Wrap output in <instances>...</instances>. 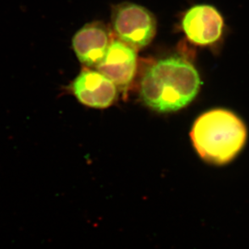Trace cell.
Returning a JSON list of instances; mask_svg holds the SVG:
<instances>
[{"label": "cell", "instance_id": "1", "mask_svg": "<svg viewBox=\"0 0 249 249\" xmlns=\"http://www.w3.org/2000/svg\"><path fill=\"white\" fill-rule=\"evenodd\" d=\"M200 87L201 79L194 65L172 56L146 70L140 84V97L156 112H175L191 103Z\"/></svg>", "mask_w": 249, "mask_h": 249}, {"label": "cell", "instance_id": "2", "mask_svg": "<svg viewBox=\"0 0 249 249\" xmlns=\"http://www.w3.org/2000/svg\"><path fill=\"white\" fill-rule=\"evenodd\" d=\"M201 159L225 164L235 158L247 139V129L237 116L226 109H213L200 116L190 132Z\"/></svg>", "mask_w": 249, "mask_h": 249}, {"label": "cell", "instance_id": "3", "mask_svg": "<svg viewBox=\"0 0 249 249\" xmlns=\"http://www.w3.org/2000/svg\"><path fill=\"white\" fill-rule=\"evenodd\" d=\"M113 31L120 41L135 48L148 46L156 35V20L150 11L134 3H122L112 15Z\"/></svg>", "mask_w": 249, "mask_h": 249}, {"label": "cell", "instance_id": "4", "mask_svg": "<svg viewBox=\"0 0 249 249\" xmlns=\"http://www.w3.org/2000/svg\"><path fill=\"white\" fill-rule=\"evenodd\" d=\"M182 29L187 38L196 46H211L220 39L224 21L220 12L211 5H196L183 17Z\"/></svg>", "mask_w": 249, "mask_h": 249}, {"label": "cell", "instance_id": "5", "mask_svg": "<svg viewBox=\"0 0 249 249\" xmlns=\"http://www.w3.org/2000/svg\"><path fill=\"white\" fill-rule=\"evenodd\" d=\"M72 91L84 106L105 108L113 105L118 96L113 81L98 71L84 68L72 84Z\"/></svg>", "mask_w": 249, "mask_h": 249}, {"label": "cell", "instance_id": "6", "mask_svg": "<svg viewBox=\"0 0 249 249\" xmlns=\"http://www.w3.org/2000/svg\"><path fill=\"white\" fill-rule=\"evenodd\" d=\"M96 69L116 86L126 88L136 73V51L120 40L111 41L105 58Z\"/></svg>", "mask_w": 249, "mask_h": 249}, {"label": "cell", "instance_id": "7", "mask_svg": "<svg viewBox=\"0 0 249 249\" xmlns=\"http://www.w3.org/2000/svg\"><path fill=\"white\" fill-rule=\"evenodd\" d=\"M110 43L108 29L98 22L84 25L72 40V46L79 62L90 67H96L101 63Z\"/></svg>", "mask_w": 249, "mask_h": 249}]
</instances>
